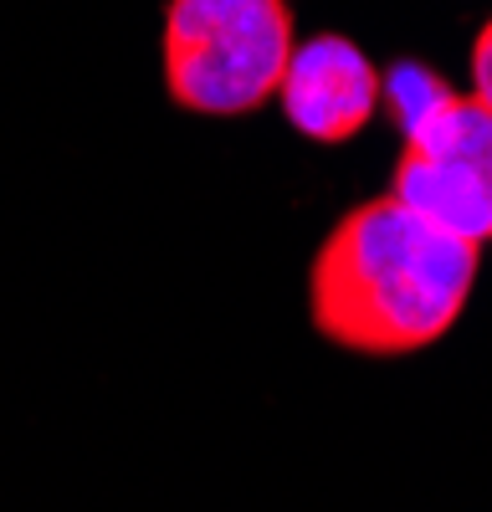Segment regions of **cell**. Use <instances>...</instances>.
<instances>
[{
    "mask_svg": "<svg viewBox=\"0 0 492 512\" xmlns=\"http://www.w3.org/2000/svg\"><path fill=\"white\" fill-rule=\"evenodd\" d=\"M477 262L482 246L431 226L385 190L323 236L308 267V318L318 338L359 359L421 354L467 313Z\"/></svg>",
    "mask_w": 492,
    "mask_h": 512,
    "instance_id": "1",
    "label": "cell"
},
{
    "mask_svg": "<svg viewBox=\"0 0 492 512\" xmlns=\"http://www.w3.org/2000/svg\"><path fill=\"white\" fill-rule=\"evenodd\" d=\"M293 57L287 0H164V93L200 118H246L277 98Z\"/></svg>",
    "mask_w": 492,
    "mask_h": 512,
    "instance_id": "2",
    "label": "cell"
},
{
    "mask_svg": "<svg viewBox=\"0 0 492 512\" xmlns=\"http://www.w3.org/2000/svg\"><path fill=\"white\" fill-rule=\"evenodd\" d=\"M390 195L472 246L492 241V108L446 88L405 128Z\"/></svg>",
    "mask_w": 492,
    "mask_h": 512,
    "instance_id": "3",
    "label": "cell"
},
{
    "mask_svg": "<svg viewBox=\"0 0 492 512\" xmlns=\"http://www.w3.org/2000/svg\"><path fill=\"white\" fill-rule=\"evenodd\" d=\"M282 118L313 144H349L380 113V72L349 36L318 31L293 41L277 82Z\"/></svg>",
    "mask_w": 492,
    "mask_h": 512,
    "instance_id": "4",
    "label": "cell"
},
{
    "mask_svg": "<svg viewBox=\"0 0 492 512\" xmlns=\"http://www.w3.org/2000/svg\"><path fill=\"white\" fill-rule=\"evenodd\" d=\"M467 67H472V98L492 108V21H482V31H477V41H472Z\"/></svg>",
    "mask_w": 492,
    "mask_h": 512,
    "instance_id": "5",
    "label": "cell"
}]
</instances>
